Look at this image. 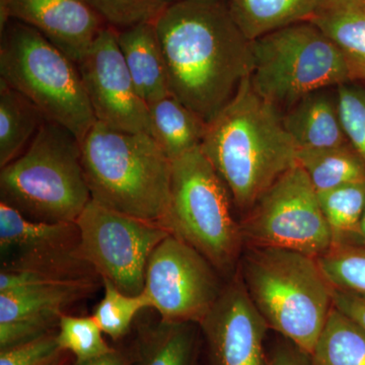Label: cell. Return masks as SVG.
I'll list each match as a JSON object with an SVG mask.
<instances>
[{"mask_svg": "<svg viewBox=\"0 0 365 365\" xmlns=\"http://www.w3.org/2000/svg\"><path fill=\"white\" fill-rule=\"evenodd\" d=\"M153 24L170 96L210 123L251 76L252 41L225 0H173Z\"/></svg>", "mask_w": 365, "mask_h": 365, "instance_id": "6da1fadb", "label": "cell"}, {"mask_svg": "<svg viewBox=\"0 0 365 365\" xmlns=\"http://www.w3.org/2000/svg\"><path fill=\"white\" fill-rule=\"evenodd\" d=\"M200 148L244 215L297 165V148L283 114L254 90L250 78L207 125Z\"/></svg>", "mask_w": 365, "mask_h": 365, "instance_id": "7a4b0ae2", "label": "cell"}, {"mask_svg": "<svg viewBox=\"0 0 365 365\" xmlns=\"http://www.w3.org/2000/svg\"><path fill=\"white\" fill-rule=\"evenodd\" d=\"M79 143L91 200L165 227L172 160L153 136L96 121Z\"/></svg>", "mask_w": 365, "mask_h": 365, "instance_id": "3957f363", "label": "cell"}, {"mask_svg": "<svg viewBox=\"0 0 365 365\" xmlns=\"http://www.w3.org/2000/svg\"><path fill=\"white\" fill-rule=\"evenodd\" d=\"M237 271L269 329L312 354L334 307V287L317 258L245 247Z\"/></svg>", "mask_w": 365, "mask_h": 365, "instance_id": "277c9868", "label": "cell"}, {"mask_svg": "<svg viewBox=\"0 0 365 365\" xmlns=\"http://www.w3.org/2000/svg\"><path fill=\"white\" fill-rule=\"evenodd\" d=\"M0 202L30 220L76 222L91 200L81 143L46 120L28 148L0 168Z\"/></svg>", "mask_w": 365, "mask_h": 365, "instance_id": "5b68a950", "label": "cell"}, {"mask_svg": "<svg viewBox=\"0 0 365 365\" xmlns=\"http://www.w3.org/2000/svg\"><path fill=\"white\" fill-rule=\"evenodd\" d=\"M0 79L79 143L95 124L78 64L32 26L9 21L0 31Z\"/></svg>", "mask_w": 365, "mask_h": 365, "instance_id": "8992f818", "label": "cell"}, {"mask_svg": "<svg viewBox=\"0 0 365 365\" xmlns=\"http://www.w3.org/2000/svg\"><path fill=\"white\" fill-rule=\"evenodd\" d=\"M232 198L200 146L172 160L165 227L205 257L228 279L237 272L244 241Z\"/></svg>", "mask_w": 365, "mask_h": 365, "instance_id": "52a82bcc", "label": "cell"}, {"mask_svg": "<svg viewBox=\"0 0 365 365\" xmlns=\"http://www.w3.org/2000/svg\"><path fill=\"white\" fill-rule=\"evenodd\" d=\"M252 86L278 109H289L314 91L351 83L340 50L311 21L252 41Z\"/></svg>", "mask_w": 365, "mask_h": 365, "instance_id": "ba28073f", "label": "cell"}, {"mask_svg": "<svg viewBox=\"0 0 365 365\" xmlns=\"http://www.w3.org/2000/svg\"><path fill=\"white\" fill-rule=\"evenodd\" d=\"M240 225L245 247L292 250L318 258L333 245L318 193L297 163L260 197Z\"/></svg>", "mask_w": 365, "mask_h": 365, "instance_id": "9c48e42d", "label": "cell"}, {"mask_svg": "<svg viewBox=\"0 0 365 365\" xmlns=\"http://www.w3.org/2000/svg\"><path fill=\"white\" fill-rule=\"evenodd\" d=\"M98 277L95 272L2 268L0 350L55 331L64 309L93 294Z\"/></svg>", "mask_w": 365, "mask_h": 365, "instance_id": "30bf717a", "label": "cell"}, {"mask_svg": "<svg viewBox=\"0 0 365 365\" xmlns=\"http://www.w3.org/2000/svg\"><path fill=\"white\" fill-rule=\"evenodd\" d=\"M78 255L124 294H140L153 252L172 234L162 225L116 212L93 200L76 222Z\"/></svg>", "mask_w": 365, "mask_h": 365, "instance_id": "8fae6325", "label": "cell"}, {"mask_svg": "<svg viewBox=\"0 0 365 365\" xmlns=\"http://www.w3.org/2000/svg\"><path fill=\"white\" fill-rule=\"evenodd\" d=\"M220 276L200 252L170 234L151 254L143 292L160 319L199 325L222 294Z\"/></svg>", "mask_w": 365, "mask_h": 365, "instance_id": "7c38bea8", "label": "cell"}, {"mask_svg": "<svg viewBox=\"0 0 365 365\" xmlns=\"http://www.w3.org/2000/svg\"><path fill=\"white\" fill-rule=\"evenodd\" d=\"M96 121L130 133L151 135L150 107L134 85L117 42L106 26L78 63Z\"/></svg>", "mask_w": 365, "mask_h": 365, "instance_id": "4fadbf2b", "label": "cell"}, {"mask_svg": "<svg viewBox=\"0 0 365 365\" xmlns=\"http://www.w3.org/2000/svg\"><path fill=\"white\" fill-rule=\"evenodd\" d=\"M207 344L210 365H267V323L250 299L235 272L199 324Z\"/></svg>", "mask_w": 365, "mask_h": 365, "instance_id": "5bb4252c", "label": "cell"}, {"mask_svg": "<svg viewBox=\"0 0 365 365\" xmlns=\"http://www.w3.org/2000/svg\"><path fill=\"white\" fill-rule=\"evenodd\" d=\"M76 222L30 220L0 202V252L2 268L86 272L93 269L78 255Z\"/></svg>", "mask_w": 365, "mask_h": 365, "instance_id": "9a60e30c", "label": "cell"}, {"mask_svg": "<svg viewBox=\"0 0 365 365\" xmlns=\"http://www.w3.org/2000/svg\"><path fill=\"white\" fill-rule=\"evenodd\" d=\"M9 21L32 26L76 64L106 26L83 0H0V31Z\"/></svg>", "mask_w": 365, "mask_h": 365, "instance_id": "2e32d148", "label": "cell"}, {"mask_svg": "<svg viewBox=\"0 0 365 365\" xmlns=\"http://www.w3.org/2000/svg\"><path fill=\"white\" fill-rule=\"evenodd\" d=\"M283 123L297 150H323L347 145L341 123L337 96L325 91L302 98L283 114Z\"/></svg>", "mask_w": 365, "mask_h": 365, "instance_id": "e0dca14e", "label": "cell"}, {"mask_svg": "<svg viewBox=\"0 0 365 365\" xmlns=\"http://www.w3.org/2000/svg\"><path fill=\"white\" fill-rule=\"evenodd\" d=\"M117 42L134 85L148 106L170 96L155 24H139L117 31Z\"/></svg>", "mask_w": 365, "mask_h": 365, "instance_id": "ac0fdd59", "label": "cell"}, {"mask_svg": "<svg viewBox=\"0 0 365 365\" xmlns=\"http://www.w3.org/2000/svg\"><path fill=\"white\" fill-rule=\"evenodd\" d=\"M311 23L337 46L351 83L365 86L364 0H328Z\"/></svg>", "mask_w": 365, "mask_h": 365, "instance_id": "d6986e66", "label": "cell"}, {"mask_svg": "<svg viewBox=\"0 0 365 365\" xmlns=\"http://www.w3.org/2000/svg\"><path fill=\"white\" fill-rule=\"evenodd\" d=\"M250 41L280 29L311 21L328 0H225Z\"/></svg>", "mask_w": 365, "mask_h": 365, "instance_id": "ffe728a7", "label": "cell"}, {"mask_svg": "<svg viewBox=\"0 0 365 365\" xmlns=\"http://www.w3.org/2000/svg\"><path fill=\"white\" fill-rule=\"evenodd\" d=\"M151 136L170 160L202 143L207 123L173 96L148 106Z\"/></svg>", "mask_w": 365, "mask_h": 365, "instance_id": "44dd1931", "label": "cell"}, {"mask_svg": "<svg viewBox=\"0 0 365 365\" xmlns=\"http://www.w3.org/2000/svg\"><path fill=\"white\" fill-rule=\"evenodd\" d=\"M45 121L37 106L0 79V168L23 153Z\"/></svg>", "mask_w": 365, "mask_h": 365, "instance_id": "7402d4cb", "label": "cell"}, {"mask_svg": "<svg viewBox=\"0 0 365 365\" xmlns=\"http://www.w3.org/2000/svg\"><path fill=\"white\" fill-rule=\"evenodd\" d=\"M197 324L160 319L140 338L130 365H194Z\"/></svg>", "mask_w": 365, "mask_h": 365, "instance_id": "603a6c76", "label": "cell"}, {"mask_svg": "<svg viewBox=\"0 0 365 365\" xmlns=\"http://www.w3.org/2000/svg\"><path fill=\"white\" fill-rule=\"evenodd\" d=\"M297 163L317 193L365 182V163L350 144L323 150H297Z\"/></svg>", "mask_w": 365, "mask_h": 365, "instance_id": "cb8c5ba5", "label": "cell"}, {"mask_svg": "<svg viewBox=\"0 0 365 365\" xmlns=\"http://www.w3.org/2000/svg\"><path fill=\"white\" fill-rule=\"evenodd\" d=\"M314 365H365V330L334 307L311 354Z\"/></svg>", "mask_w": 365, "mask_h": 365, "instance_id": "d4e9b609", "label": "cell"}, {"mask_svg": "<svg viewBox=\"0 0 365 365\" xmlns=\"http://www.w3.org/2000/svg\"><path fill=\"white\" fill-rule=\"evenodd\" d=\"M318 199L333 245L355 244L365 210V182L319 192Z\"/></svg>", "mask_w": 365, "mask_h": 365, "instance_id": "484cf974", "label": "cell"}, {"mask_svg": "<svg viewBox=\"0 0 365 365\" xmlns=\"http://www.w3.org/2000/svg\"><path fill=\"white\" fill-rule=\"evenodd\" d=\"M317 261L334 289L365 300L364 246L332 245Z\"/></svg>", "mask_w": 365, "mask_h": 365, "instance_id": "4316f807", "label": "cell"}, {"mask_svg": "<svg viewBox=\"0 0 365 365\" xmlns=\"http://www.w3.org/2000/svg\"><path fill=\"white\" fill-rule=\"evenodd\" d=\"M104 297L93 312L101 330L113 340H119L130 330L137 314L150 309V302L144 292L129 295L118 289L109 280L103 279Z\"/></svg>", "mask_w": 365, "mask_h": 365, "instance_id": "83f0119b", "label": "cell"}, {"mask_svg": "<svg viewBox=\"0 0 365 365\" xmlns=\"http://www.w3.org/2000/svg\"><path fill=\"white\" fill-rule=\"evenodd\" d=\"M93 317L62 314L59 319L57 341L62 351H69L78 361L103 356L114 350L106 343Z\"/></svg>", "mask_w": 365, "mask_h": 365, "instance_id": "f1b7e54d", "label": "cell"}, {"mask_svg": "<svg viewBox=\"0 0 365 365\" xmlns=\"http://www.w3.org/2000/svg\"><path fill=\"white\" fill-rule=\"evenodd\" d=\"M116 31L144 23H155L173 0H83Z\"/></svg>", "mask_w": 365, "mask_h": 365, "instance_id": "f546056e", "label": "cell"}, {"mask_svg": "<svg viewBox=\"0 0 365 365\" xmlns=\"http://www.w3.org/2000/svg\"><path fill=\"white\" fill-rule=\"evenodd\" d=\"M336 96L348 143L365 163V86L344 83L338 86Z\"/></svg>", "mask_w": 365, "mask_h": 365, "instance_id": "4dcf8cb0", "label": "cell"}, {"mask_svg": "<svg viewBox=\"0 0 365 365\" xmlns=\"http://www.w3.org/2000/svg\"><path fill=\"white\" fill-rule=\"evenodd\" d=\"M56 330L0 350V365H44L61 356Z\"/></svg>", "mask_w": 365, "mask_h": 365, "instance_id": "1f68e13d", "label": "cell"}, {"mask_svg": "<svg viewBox=\"0 0 365 365\" xmlns=\"http://www.w3.org/2000/svg\"><path fill=\"white\" fill-rule=\"evenodd\" d=\"M267 365H314L311 354L285 339L267 355Z\"/></svg>", "mask_w": 365, "mask_h": 365, "instance_id": "d6a6232c", "label": "cell"}, {"mask_svg": "<svg viewBox=\"0 0 365 365\" xmlns=\"http://www.w3.org/2000/svg\"><path fill=\"white\" fill-rule=\"evenodd\" d=\"M334 307H337L365 330V300L334 289Z\"/></svg>", "mask_w": 365, "mask_h": 365, "instance_id": "836d02e7", "label": "cell"}, {"mask_svg": "<svg viewBox=\"0 0 365 365\" xmlns=\"http://www.w3.org/2000/svg\"><path fill=\"white\" fill-rule=\"evenodd\" d=\"M71 365H130V359L124 352L114 349L97 359L86 360V361L76 360Z\"/></svg>", "mask_w": 365, "mask_h": 365, "instance_id": "e575fe53", "label": "cell"}, {"mask_svg": "<svg viewBox=\"0 0 365 365\" xmlns=\"http://www.w3.org/2000/svg\"><path fill=\"white\" fill-rule=\"evenodd\" d=\"M355 244L361 245L365 247V210L364 215H362L361 222H360L359 237Z\"/></svg>", "mask_w": 365, "mask_h": 365, "instance_id": "d590c367", "label": "cell"}, {"mask_svg": "<svg viewBox=\"0 0 365 365\" xmlns=\"http://www.w3.org/2000/svg\"><path fill=\"white\" fill-rule=\"evenodd\" d=\"M44 365H63V359H62V355L58 357V359L53 360L52 362H49V364Z\"/></svg>", "mask_w": 365, "mask_h": 365, "instance_id": "8d00e7d4", "label": "cell"}, {"mask_svg": "<svg viewBox=\"0 0 365 365\" xmlns=\"http://www.w3.org/2000/svg\"><path fill=\"white\" fill-rule=\"evenodd\" d=\"M364 1H365V0H364Z\"/></svg>", "mask_w": 365, "mask_h": 365, "instance_id": "74e56055", "label": "cell"}]
</instances>
